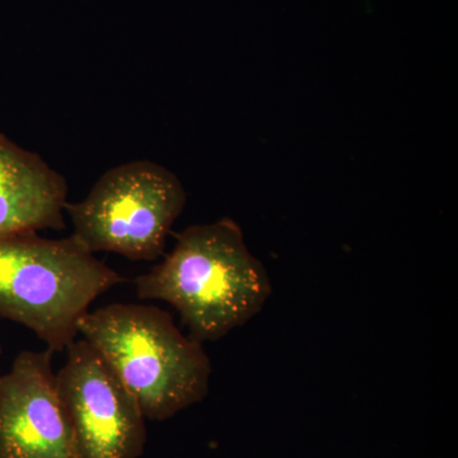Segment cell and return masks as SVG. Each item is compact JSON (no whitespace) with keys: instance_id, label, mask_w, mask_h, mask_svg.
<instances>
[{"instance_id":"obj_4","label":"cell","mask_w":458,"mask_h":458,"mask_svg":"<svg viewBox=\"0 0 458 458\" xmlns=\"http://www.w3.org/2000/svg\"><path fill=\"white\" fill-rule=\"evenodd\" d=\"M186 201V190L174 172L140 159L105 172L83 200L66 204V213L72 236L92 254L155 261L164 256Z\"/></svg>"},{"instance_id":"obj_3","label":"cell","mask_w":458,"mask_h":458,"mask_svg":"<svg viewBox=\"0 0 458 458\" xmlns=\"http://www.w3.org/2000/svg\"><path fill=\"white\" fill-rule=\"evenodd\" d=\"M123 282L73 236L0 238V316L30 328L51 352L75 342L90 304Z\"/></svg>"},{"instance_id":"obj_7","label":"cell","mask_w":458,"mask_h":458,"mask_svg":"<svg viewBox=\"0 0 458 458\" xmlns=\"http://www.w3.org/2000/svg\"><path fill=\"white\" fill-rule=\"evenodd\" d=\"M66 204L64 176L0 132V238L65 228Z\"/></svg>"},{"instance_id":"obj_5","label":"cell","mask_w":458,"mask_h":458,"mask_svg":"<svg viewBox=\"0 0 458 458\" xmlns=\"http://www.w3.org/2000/svg\"><path fill=\"white\" fill-rule=\"evenodd\" d=\"M56 387L80 458H140L147 443L140 403L87 340L66 348Z\"/></svg>"},{"instance_id":"obj_6","label":"cell","mask_w":458,"mask_h":458,"mask_svg":"<svg viewBox=\"0 0 458 458\" xmlns=\"http://www.w3.org/2000/svg\"><path fill=\"white\" fill-rule=\"evenodd\" d=\"M50 349L21 352L0 375V458H80Z\"/></svg>"},{"instance_id":"obj_2","label":"cell","mask_w":458,"mask_h":458,"mask_svg":"<svg viewBox=\"0 0 458 458\" xmlns=\"http://www.w3.org/2000/svg\"><path fill=\"white\" fill-rule=\"evenodd\" d=\"M78 330L106 360L149 420H165L200 403L212 363L203 344L183 335L170 313L113 303L89 311Z\"/></svg>"},{"instance_id":"obj_1","label":"cell","mask_w":458,"mask_h":458,"mask_svg":"<svg viewBox=\"0 0 458 458\" xmlns=\"http://www.w3.org/2000/svg\"><path fill=\"white\" fill-rule=\"evenodd\" d=\"M134 284L140 300L171 304L189 336L201 344L243 327L273 291L269 274L231 218L183 229L171 252Z\"/></svg>"},{"instance_id":"obj_8","label":"cell","mask_w":458,"mask_h":458,"mask_svg":"<svg viewBox=\"0 0 458 458\" xmlns=\"http://www.w3.org/2000/svg\"><path fill=\"white\" fill-rule=\"evenodd\" d=\"M0 355H2V346H0Z\"/></svg>"}]
</instances>
